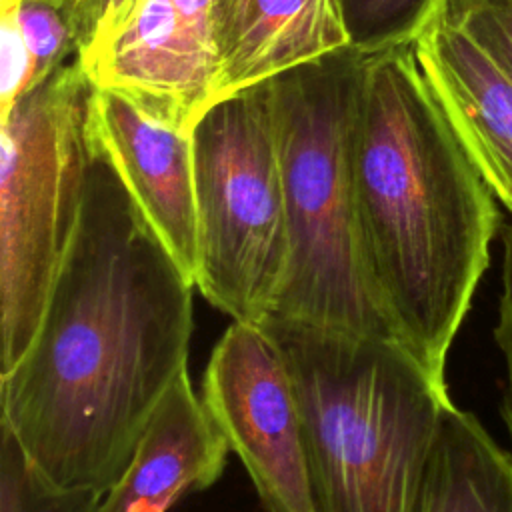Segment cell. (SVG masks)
Instances as JSON below:
<instances>
[{
    "label": "cell",
    "mask_w": 512,
    "mask_h": 512,
    "mask_svg": "<svg viewBox=\"0 0 512 512\" xmlns=\"http://www.w3.org/2000/svg\"><path fill=\"white\" fill-rule=\"evenodd\" d=\"M192 288L90 140L38 328L0 374V426L46 480L104 496L124 474L158 402L188 368Z\"/></svg>",
    "instance_id": "1"
},
{
    "label": "cell",
    "mask_w": 512,
    "mask_h": 512,
    "mask_svg": "<svg viewBox=\"0 0 512 512\" xmlns=\"http://www.w3.org/2000/svg\"><path fill=\"white\" fill-rule=\"evenodd\" d=\"M354 184L380 306L398 340L446 382L500 214L414 44L364 54Z\"/></svg>",
    "instance_id": "2"
},
{
    "label": "cell",
    "mask_w": 512,
    "mask_h": 512,
    "mask_svg": "<svg viewBox=\"0 0 512 512\" xmlns=\"http://www.w3.org/2000/svg\"><path fill=\"white\" fill-rule=\"evenodd\" d=\"M258 324L294 384L318 512H416L446 382L396 338L278 314Z\"/></svg>",
    "instance_id": "3"
},
{
    "label": "cell",
    "mask_w": 512,
    "mask_h": 512,
    "mask_svg": "<svg viewBox=\"0 0 512 512\" xmlns=\"http://www.w3.org/2000/svg\"><path fill=\"white\" fill-rule=\"evenodd\" d=\"M362 64L348 46L268 80L288 230L270 314L398 340L370 278L356 206Z\"/></svg>",
    "instance_id": "4"
},
{
    "label": "cell",
    "mask_w": 512,
    "mask_h": 512,
    "mask_svg": "<svg viewBox=\"0 0 512 512\" xmlns=\"http://www.w3.org/2000/svg\"><path fill=\"white\" fill-rule=\"evenodd\" d=\"M92 88L74 56L0 118V374L38 328L76 220Z\"/></svg>",
    "instance_id": "5"
},
{
    "label": "cell",
    "mask_w": 512,
    "mask_h": 512,
    "mask_svg": "<svg viewBox=\"0 0 512 512\" xmlns=\"http://www.w3.org/2000/svg\"><path fill=\"white\" fill-rule=\"evenodd\" d=\"M198 254L194 286L236 322L274 308L288 260L270 84L212 102L190 128Z\"/></svg>",
    "instance_id": "6"
},
{
    "label": "cell",
    "mask_w": 512,
    "mask_h": 512,
    "mask_svg": "<svg viewBox=\"0 0 512 512\" xmlns=\"http://www.w3.org/2000/svg\"><path fill=\"white\" fill-rule=\"evenodd\" d=\"M200 398L268 512H318L294 384L260 324L232 320L210 354Z\"/></svg>",
    "instance_id": "7"
},
{
    "label": "cell",
    "mask_w": 512,
    "mask_h": 512,
    "mask_svg": "<svg viewBox=\"0 0 512 512\" xmlns=\"http://www.w3.org/2000/svg\"><path fill=\"white\" fill-rule=\"evenodd\" d=\"M78 62L94 88L190 130L216 102L214 0H136Z\"/></svg>",
    "instance_id": "8"
},
{
    "label": "cell",
    "mask_w": 512,
    "mask_h": 512,
    "mask_svg": "<svg viewBox=\"0 0 512 512\" xmlns=\"http://www.w3.org/2000/svg\"><path fill=\"white\" fill-rule=\"evenodd\" d=\"M88 136L194 282L198 232L190 130L146 112L120 92L92 88Z\"/></svg>",
    "instance_id": "9"
},
{
    "label": "cell",
    "mask_w": 512,
    "mask_h": 512,
    "mask_svg": "<svg viewBox=\"0 0 512 512\" xmlns=\"http://www.w3.org/2000/svg\"><path fill=\"white\" fill-rule=\"evenodd\" d=\"M414 52L480 174L512 212V78L442 14Z\"/></svg>",
    "instance_id": "10"
},
{
    "label": "cell",
    "mask_w": 512,
    "mask_h": 512,
    "mask_svg": "<svg viewBox=\"0 0 512 512\" xmlns=\"http://www.w3.org/2000/svg\"><path fill=\"white\" fill-rule=\"evenodd\" d=\"M230 448L184 368L156 410L100 512H168L184 494L212 486Z\"/></svg>",
    "instance_id": "11"
},
{
    "label": "cell",
    "mask_w": 512,
    "mask_h": 512,
    "mask_svg": "<svg viewBox=\"0 0 512 512\" xmlns=\"http://www.w3.org/2000/svg\"><path fill=\"white\" fill-rule=\"evenodd\" d=\"M216 100L348 48L338 0H214Z\"/></svg>",
    "instance_id": "12"
},
{
    "label": "cell",
    "mask_w": 512,
    "mask_h": 512,
    "mask_svg": "<svg viewBox=\"0 0 512 512\" xmlns=\"http://www.w3.org/2000/svg\"><path fill=\"white\" fill-rule=\"evenodd\" d=\"M416 512H512V454L454 404L444 412Z\"/></svg>",
    "instance_id": "13"
},
{
    "label": "cell",
    "mask_w": 512,
    "mask_h": 512,
    "mask_svg": "<svg viewBox=\"0 0 512 512\" xmlns=\"http://www.w3.org/2000/svg\"><path fill=\"white\" fill-rule=\"evenodd\" d=\"M350 46L362 54L410 46L442 14L446 0H338Z\"/></svg>",
    "instance_id": "14"
},
{
    "label": "cell",
    "mask_w": 512,
    "mask_h": 512,
    "mask_svg": "<svg viewBox=\"0 0 512 512\" xmlns=\"http://www.w3.org/2000/svg\"><path fill=\"white\" fill-rule=\"evenodd\" d=\"M102 494L66 490L46 480L0 426V512H100Z\"/></svg>",
    "instance_id": "15"
},
{
    "label": "cell",
    "mask_w": 512,
    "mask_h": 512,
    "mask_svg": "<svg viewBox=\"0 0 512 512\" xmlns=\"http://www.w3.org/2000/svg\"><path fill=\"white\" fill-rule=\"evenodd\" d=\"M22 36L30 60L32 88L66 60L78 56L66 0H0Z\"/></svg>",
    "instance_id": "16"
},
{
    "label": "cell",
    "mask_w": 512,
    "mask_h": 512,
    "mask_svg": "<svg viewBox=\"0 0 512 512\" xmlns=\"http://www.w3.org/2000/svg\"><path fill=\"white\" fill-rule=\"evenodd\" d=\"M442 16L512 78V0H446Z\"/></svg>",
    "instance_id": "17"
},
{
    "label": "cell",
    "mask_w": 512,
    "mask_h": 512,
    "mask_svg": "<svg viewBox=\"0 0 512 512\" xmlns=\"http://www.w3.org/2000/svg\"><path fill=\"white\" fill-rule=\"evenodd\" d=\"M502 270H500V298H498V318L494 326V342L500 350L504 364V392L500 414L506 424L512 442V220L504 228L502 238Z\"/></svg>",
    "instance_id": "18"
},
{
    "label": "cell",
    "mask_w": 512,
    "mask_h": 512,
    "mask_svg": "<svg viewBox=\"0 0 512 512\" xmlns=\"http://www.w3.org/2000/svg\"><path fill=\"white\" fill-rule=\"evenodd\" d=\"M136 0H66V14L76 46L82 56L108 36L130 12Z\"/></svg>",
    "instance_id": "19"
},
{
    "label": "cell",
    "mask_w": 512,
    "mask_h": 512,
    "mask_svg": "<svg viewBox=\"0 0 512 512\" xmlns=\"http://www.w3.org/2000/svg\"><path fill=\"white\" fill-rule=\"evenodd\" d=\"M2 86H0V118H4L16 100L32 88L30 60L22 36L8 10H2Z\"/></svg>",
    "instance_id": "20"
}]
</instances>
